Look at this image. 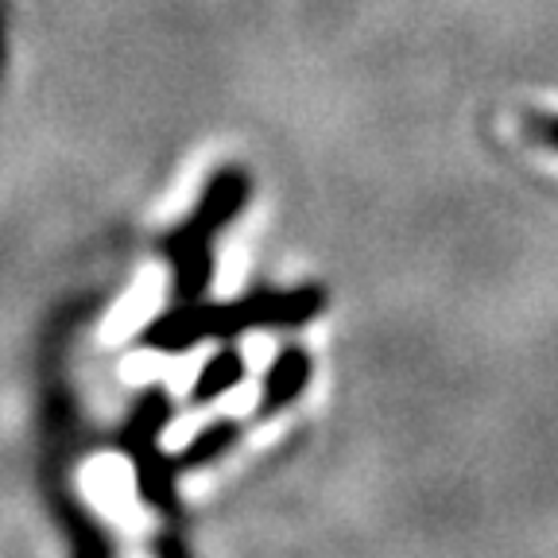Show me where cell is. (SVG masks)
Wrapping results in <instances>:
<instances>
[{
  "label": "cell",
  "mask_w": 558,
  "mask_h": 558,
  "mask_svg": "<svg viewBox=\"0 0 558 558\" xmlns=\"http://www.w3.org/2000/svg\"><path fill=\"white\" fill-rule=\"evenodd\" d=\"M248 202V174L229 167V171L214 174V183L202 194L194 218H186L183 229H174L167 236V256L174 260L179 271V295L183 299H198L206 291L209 268H214V256H209V244L229 221L236 218V209Z\"/></svg>",
  "instance_id": "cell-2"
},
{
  "label": "cell",
  "mask_w": 558,
  "mask_h": 558,
  "mask_svg": "<svg viewBox=\"0 0 558 558\" xmlns=\"http://www.w3.org/2000/svg\"><path fill=\"white\" fill-rule=\"evenodd\" d=\"M241 380H244V357L236 349H221L218 357H209V365L198 373L191 396H194V403H209V400H218V396L233 392Z\"/></svg>",
  "instance_id": "cell-5"
},
{
  "label": "cell",
  "mask_w": 558,
  "mask_h": 558,
  "mask_svg": "<svg viewBox=\"0 0 558 558\" xmlns=\"http://www.w3.org/2000/svg\"><path fill=\"white\" fill-rule=\"evenodd\" d=\"M523 132H527L535 144H543V148L558 151V117L555 113H532L527 124H523Z\"/></svg>",
  "instance_id": "cell-6"
},
{
  "label": "cell",
  "mask_w": 558,
  "mask_h": 558,
  "mask_svg": "<svg viewBox=\"0 0 558 558\" xmlns=\"http://www.w3.org/2000/svg\"><path fill=\"white\" fill-rule=\"evenodd\" d=\"M311 376H314V361L306 349H299V345L279 349V357L271 361L268 376H264L260 415H276V411L291 408V403L306 392Z\"/></svg>",
  "instance_id": "cell-3"
},
{
  "label": "cell",
  "mask_w": 558,
  "mask_h": 558,
  "mask_svg": "<svg viewBox=\"0 0 558 558\" xmlns=\"http://www.w3.org/2000/svg\"><path fill=\"white\" fill-rule=\"evenodd\" d=\"M326 311V291L306 283L291 291H256L248 299H236L226 306H179L163 314L144 338L148 345L179 353L206 338H233L241 330H260V326H303Z\"/></svg>",
  "instance_id": "cell-1"
},
{
  "label": "cell",
  "mask_w": 558,
  "mask_h": 558,
  "mask_svg": "<svg viewBox=\"0 0 558 558\" xmlns=\"http://www.w3.org/2000/svg\"><path fill=\"white\" fill-rule=\"evenodd\" d=\"M236 438H241V423H233V418L209 423V427L198 430L194 442L174 458V470H202V465L218 462V458H226V453L233 450Z\"/></svg>",
  "instance_id": "cell-4"
}]
</instances>
